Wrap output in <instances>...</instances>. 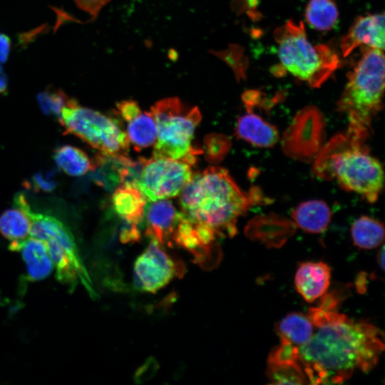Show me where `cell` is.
<instances>
[{
  "mask_svg": "<svg viewBox=\"0 0 385 385\" xmlns=\"http://www.w3.org/2000/svg\"><path fill=\"white\" fill-rule=\"evenodd\" d=\"M307 315L316 331L297 352L309 383H343L356 370L367 372L376 365L384 344L374 324L319 307L309 308Z\"/></svg>",
  "mask_w": 385,
  "mask_h": 385,
  "instance_id": "cell-1",
  "label": "cell"
},
{
  "mask_svg": "<svg viewBox=\"0 0 385 385\" xmlns=\"http://www.w3.org/2000/svg\"><path fill=\"white\" fill-rule=\"evenodd\" d=\"M260 192H243L228 172L210 167L192 174L180 192L182 213L192 222L212 229L217 237H233L238 218L255 203Z\"/></svg>",
  "mask_w": 385,
  "mask_h": 385,
  "instance_id": "cell-2",
  "label": "cell"
},
{
  "mask_svg": "<svg viewBox=\"0 0 385 385\" xmlns=\"http://www.w3.org/2000/svg\"><path fill=\"white\" fill-rule=\"evenodd\" d=\"M314 159L317 177L336 179L344 190L356 192L369 202L376 201L384 185L383 168L364 143L339 134L322 146Z\"/></svg>",
  "mask_w": 385,
  "mask_h": 385,
  "instance_id": "cell-3",
  "label": "cell"
},
{
  "mask_svg": "<svg viewBox=\"0 0 385 385\" xmlns=\"http://www.w3.org/2000/svg\"><path fill=\"white\" fill-rule=\"evenodd\" d=\"M356 66L348 73L347 83L337 103V110L348 120L346 135L365 143L371 122L383 106L384 56L381 50L363 47Z\"/></svg>",
  "mask_w": 385,
  "mask_h": 385,
  "instance_id": "cell-4",
  "label": "cell"
},
{
  "mask_svg": "<svg viewBox=\"0 0 385 385\" xmlns=\"http://www.w3.org/2000/svg\"><path fill=\"white\" fill-rule=\"evenodd\" d=\"M274 38L284 70L312 88L320 87L339 66L334 50L308 40L302 22L287 21L274 30Z\"/></svg>",
  "mask_w": 385,
  "mask_h": 385,
  "instance_id": "cell-5",
  "label": "cell"
},
{
  "mask_svg": "<svg viewBox=\"0 0 385 385\" xmlns=\"http://www.w3.org/2000/svg\"><path fill=\"white\" fill-rule=\"evenodd\" d=\"M150 113L158 129L153 157L193 165L200 153L191 143L195 129L201 120L198 108L189 107L178 98H167L157 101Z\"/></svg>",
  "mask_w": 385,
  "mask_h": 385,
  "instance_id": "cell-6",
  "label": "cell"
},
{
  "mask_svg": "<svg viewBox=\"0 0 385 385\" xmlns=\"http://www.w3.org/2000/svg\"><path fill=\"white\" fill-rule=\"evenodd\" d=\"M58 120L64 133L77 136L101 154L127 156L130 142L125 131L111 118L70 98Z\"/></svg>",
  "mask_w": 385,
  "mask_h": 385,
  "instance_id": "cell-7",
  "label": "cell"
},
{
  "mask_svg": "<svg viewBox=\"0 0 385 385\" xmlns=\"http://www.w3.org/2000/svg\"><path fill=\"white\" fill-rule=\"evenodd\" d=\"M190 165L161 157L143 159L135 185L150 202L175 197L190 181Z\"/></svg>",
  "mask_w": 385,
  "mask_h": 385,
  "instance_id": "cell-8",
  "label": "cell"
},
{
  "mask_svg": "<svg viewBox=\"0 0 385 385\" xmlns=\"http://www.w3.org/2000/svg\"><path fill=\"white\" fill-rule=\"evenodd\" d=\"M324 122L314 106L300 111L287 129L282 140L283 151L289 157L307 162L315 158L322 148Z\"/></svg>",
  "mask_w": 385,
  "mask_h": 385,
  "instance_id": "cell-9",
  "label": "cell"
},
{
  "mask_svg": "<svg viewBox=\"0 0 385 385\" xmlns=\"http://www.w3.org/2000/svg\"><path fill=\"white\" fill-rule=\"evenodd\" d=\"M184 265L175 262L162 248L151 240L145 251L134 264L135 287L143 291L155 292L165 287L175 276L184 274Z\"/></svg>",
  "mask_w": 385,
  "mask_h": 385,
  "instance_id": "cell-10",
  "label": "cell"
},
{
  "mask_svg": "<svg viewBox=\"0 0 385 385\" xmlns=\"http://www.w3.org/2000/svg\"><path fill=\"white\" fill-rule=\"evenodd\" d=\"M384 32V14L358 16L341 40L340 48L343 57L348 56L360 46L383 51Z\"/></svg>",
  "mask_w": 385,
  "mask_h": 385,
  "instance_id": "cell-11",
  "label": "cell"
},
{
  "mask_svg": "<svg viewBox=\"0 0 385 385\" xmlns=\"http://www.w3.org/2000/svg\"><path fill=\"white\" fill-rule=\"evenodd\" d=\"M118 115L126 124L125 134L136 150L153 145L157 138L158 129L150 112L143 111L131 100L117 103Z\"/></svg>",
  "mask_w": 385,
  "mask_h": 385,
  "instance_id": "cell-12",
  "label": "cell"
},
{
  "mask_svg": "<svg viewBox=\"0 0 385 385\" xmlns=\"http://www.w3.org/2000/svg\"><path fill=\"white\" fill-rule=\"evenodd\" d=\"M146 219V235L160 244L168 243L180 217L173 204L165 199L151 201L145 210Z\"/></svg>",
  "mask_w": 385,
  "mask_h": 385,
  "instance_id": "cell-13",
  "label": "cell"
},
{
  "mask_svg": "<svg viewBox=\"0 0 385 385\" xmlns=\"http://www.w3.org/2000/svg\"><path fill=\"white\" fill-rule=\"evenodd\" d=\"M331 269L323 262L302 263L296 272L294 284L297 292L308 302H313L327 290Z\"/></svg>",
  "mask_w": 385,
  "mask_h": 385,
  "instance_id": "cell-14",
  "label": "cell"
},
{
  "mask_svg": "<svg viewBox=\"0 0 385 385\" xmlns=\"http://www.w3.org/2000/svg\"><path fill=\"white\" fill-rule=\"evenodd\" d=\"M236 134L253 145L264 148L274 145L279 138L276 127L249 110L238 118Z\"/></svg>",
  "mask_w": 385,
  "mask_h": 385,
  "instance_id": "cell-15",
  "label": "cell"
},
{
  "mask_svg": "<svg viewBox=\"0 0 385 385\" xmlns=\"http://www.w3.org/2000/svg\"><path fill=\"white\" fill-rule=\"evenodd\" d=\"M145 199L135 185L125 183L114 191L112 203L115 212L125 222L139 225L145 214Z\"/></svg>",
  "mask_w": 385,
  "mask_h": 385,
  "instance_id": "cell-16",
  "label": "cell"
},
{
  "mask_svg": "<svg viewBox=\"0 0 385 385\" xmlns=\"http://www.w3.org/2000/svg\"><path fill=\"white\" fill-rule=\"evenodd\" d=\"M14 251L21 252L30 281L46 278L54 267L46 245L41 240L29 237L21 242Z\"/></svg>",
  "mask_w": 385,
  "mask_h": 385,
  "instance_id": "cell-17",
  "label": "cell"
},
{
  "mask_svg": "<svg viewBox=\"0 0 385 385\" xmlns=\"http://www.w3.org/2000/svg\"><path fill=\"white\" fill-rule=\"evenodd\" d=\"M217 235L210 227L188 219L181 212L171 240L189 252L215 242Z\"/></svg>",
  "mask_w": 385,
  "mask_h": 385,
  "instance_id": "cell-18",
  "label": "cell"
},
{
  "mask_svg": "<svg viewBox=\"0 0 385 385\" xmlns=\"http://www.w3.org/2000/svg\"><path fill=\"white\" fill-rule=\"evenodd\" d=\"M295 224L311 233L324 232L331 219V210L322 200H313L299 204L292 212Z\"/></svg>",
  "mask_w": 385,
  "mask_h": 385,
  "instance_id": "cell-19",
  "label": "cell"
},
{
  "mask_svg": "<svg viewBox=\"0 0 385 385\" xmlns=\"http://www.w3.org/2000/svg\"><path fill=\"white\" fill-rule=\"evenodd\" d=\"M31 227L29 217L17 206L6 210L0 216V232L10 242L11 250L30 237Z\"/></svg>",
  "mask_w": 385,
  "mask_h": 385,
  "instance_id": "cell-20",
  "label": "cell"
},
{
  "mask_svg": "<svg viewBox=\"0 0 385 385\" xmlns=\"http://www.w3.org/2000/svg\"><path fill=\"white\" fill-rule=\"evenodd\" d=\"M314 331V327L307 315L299 312L288 314L277 327L280 342H287L295 346L306 344Z\"/></svg>",
  "mask_w": 385,
  "mask_h": 385,
  "instance_id": "cell-21",
  "label": "cell"
},
{
  "mask_svg": "<svg viewBox=\"0 0 385 385\" xmlns=\"http://www.w3.org/2000/svg\"><path fill=\"white\" fill-rule=\"evenodd\" d=\"M54 160L58 167L71 176H80L95 167L94 161L81 149L65 145L55 150Z\"/></svg>",
  "mask_w": 385,
  "mask_h": 385,
  "instance_id": "cell-22",
  "label": "cell"
},
{
  "mask_svg": "<svg viewBox=\"0 0 385 385\" xmlns=\"http://www.w3.org/2000/svg\"><path fill=\"white\" fill-rule=\"evenodd\" d=\"M351 235L354 245L361 249H372L384 241V229L378 220L368 216L356 219L351 225Z\"/></svg>",
  "mask_w": 385,
  "mask_h": 385,
  "instance_id": "cell-23",
  "label": "cell"
},
{
  "mask_svg": "<svg viewBox=\"0 0 385 385\" xmlns=\"http://www.w3.org/2000/svg\"><path fill=\"white\" fill-rule=\"evenodd\" d=\"M338 18V9L333 0H309L306 6V21L315 30L327 31L332 29Z\"/></svg>",
  "mask_w": 385,
  "mask_h": 385,
  "instance_id": "cell-24",
  "label": "cell"
},
{
  "mask_svg": "<svg viewBox=\"0 0 385 385\" xmlns=\"http://www.w3.org/2000/svg\"><path fill=\"white\" fill-rule=\"evenodd\" d=\"M270 383L273 384H304L307 376L297 361L267 362L266 371Z\"/></svg>",
  "mask_w": 385,
  "mask_h": 385,
  "instance_id": "cell-25",
  "label": "cell"
},
{
  "mask_svg": "<svg viewBox=\"0 0 385 385\" xmlns=\"http://www.w3.org/2000/svg\"><path fill=\"white\" fill-rule=\"evenodd\" d=\"M37 99L44 114L54 115L58 119L70 98L62 90L50 88L38 93Z\"/></svg>",
  "mask_w": 385,
  "mask_h": 385,
  "instance_id": "cell-26",
  "label": "cell"
},
{
  "mask_svg": "<svg viewBox=\"0 0 385 385\" xmlns=\"http://www.w3.org/2000/svg\"><path fill=\"white\" fill-rule=\"evenodd\" d=\"M193 262L203 270H212L217 267L222 257L220 246L213 242L192 252Z\"/></svg>",
  "mask_w": 385,
  "mask_h": 385,
  "instance_id": "cell-27",
  "label": "cell"
},
{
  "mask_svg": "<svg viewBox=\"0 0 385 385\" xmlns=\"http://www.w3.org/2000/svg\"><path fill=\"white\" fill-rule=\"evenodd\" d=\"M205 143L206 157L212 161L221 160L230 147L228 139L220 135H209Z\"/></svg>",
  "mask_w": 385,
  "mask_h": 385,
  "instance_id": "cell-28",
  "label": "cell"
},
{
  "mask_svg": "<svg viewBox=\"0 0 385 385\" xmlns=\"http://www.w3.org/2000/svg\"><path fill=\"white\" fill-rule=\"evenodd\" d=\"M57 184L53 173L50 172H38L33 175L31 180V185L36 191L51 192Z\"/></svg>",
  "mask_w": 385,
  "mask_h": 385,
  "instance_id": "cell-29",
  "label": "cell"
},
{
  "mask_svg": "<svg viewBox=\"0 0 385 385\" xmlns=\"http://www.w3.org/2000/svg\"><path fill=\"white\" fill-rule=\"evenodd\" d=\"M157 361L153 359H148L136 371L134 379L137 383H143L150 379L157 371Z\"/></svg>",
  "mask_w": 385,
  "mask_h": 385,
  "instance_id": "cell-30",
  "label": "cell"
},
{
  "mask_svg": "<svg viewBox=\"0 0 385 385\" xmlns=\"http://www.w3.org/2000/svg\"><path fill=\"white\" fill-rule=\"evenodd\" d=\"M73 1L80 9L88 13L94 19L110 0H73Z\"/></svg>",
  "mask_w": 385,
  "mask_h": 385,
  "instance_id": "cell-31",
  "label": "cell"
},
{
  "mask_svg": "<svg viewBox=\"0 0 385 385\" xmlns=\"http://www.w3.org/2000/svg\"><path fill=\"white\" fill-rule=\"evenodd\" d=\"M138 225L129 223L124 221L123 226L120 232V240L122 243H134L139 241L140 232Z\"/></svg>",
  "mask_w": 385,
  "mask_h": 385,
  "instance_id": "cell-32",
  "label": "cell"
},
{
  "mask_svg": "<svg viewBox=\"0 0 385 385\" xmlns=\"http://www.w3.org/2000/svg\"><path fill=\"white\" fill-rule=\"evenodd\" d=\"M11 49L10 38L5 34H0V63L8 59Z\"/></svg>",
  "mask_w": 385,
  "mask_h": 385,
  "instance_id": "cell-33",
  "label": "cell"
},
{
  "mask_svg": "<svg viewBox=\"0 0 385 385\" xmlns=\"http://www.w3.org/2000/svg\"><path fill=\"white\" fill-rule=\"evenodd\" d=\"M8 81L5 73L0 66V95L4 94L7 91Z\"/></svg>",
  "mask_w": 385,
  "mask_h": 385,
  "instance_id": "cell-34",
  "label": "cell"
},
{
  "mask_svg": "<svg viewBox=\"0 0 385 385\" xmlns=\"http://www.w3.org/2000/svg\"><path fill=\"white\" fill-rule=\"evenodd\" d=\"M377 261H378L379 265L381 267L382 270H384V246L381 247V250L378 252Z\"/></svg>",
  "mask_w": 385,
  "mask_h": 385,
  "instance_id": "cell-35",
  "label": "cell"
}]
</instances>
